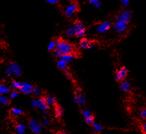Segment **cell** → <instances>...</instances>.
I'll return each instance as SVG.
<instances>
[{"label": "cell", "instance_id": "cell-1", "mask_svg": "<svg viewBox=\"0 0 146 134\" xmlns=\"http://www.w3.org/2000/svg\"><path fill=\"white\" fill-rule=\"evenodd\" d=\"M56 49L60 51L62 55L67 54L73 53L74 50V47L70 42L65 41L64 40L60 39L56 42Z\"/></svg>", "mask_w": 146, "mask_h": 134}, {"label": "cell", "instance_id": "cell-2", "mask_svg": "<svg viewBox=\"0 0 146 134\" xmlns=\"http://www.w3.org/2000/svg\"><path fill=\"white\" fill-rule=\"evenodd\" d=\"M6 74L9 76H14L17 77L21 75L22 69H21V66H18L17 64L11 63L6 68Z\"/></svg>", "mask_w": 146, "mask_h": 134}, {"label": "cell", "instance_id": "cell-3", "mask_svg": "<svg viewBox=\"0 0 146 134\" xmlns=\"http://www.w3.org/2000/svg\"><path fill=\"white\" fill-rule=\"evenodd\" d=\"M73 26H74V32H75L74 36H77V38H82L84 36L85 33H86V28L82 21L77 20L74 22Z\"/></svg>", "mask_w": 146, "mask_h": 134}, {"label": "cell", "instance_id": "cell-4", "mask_svg": "<svg viewBox=\"0 0 146 134\" xmlns=\"http://www.w3.org/2000/svg\"><path fill=\"white\" fill-rule=\"evenodd\" d=\"M129 28V22L124 21H116L114 25L115 30L119 34H123L125 33Z\"/></svg>", "mask_w": 146, "mask_h": 134}, {"label": "cell", "instance_id": "cell-5", "mask_svg": "<svg viewBox=\"0 0 146 134\" xmlns=\"http://www.w3.org/2000/svg\"><path fill=\"white\" fill-rule=\"evenodd\" d=\"M127 75H128V69L125 66H123V67H121L120 68H119L118 70H117V71L115 72V79H116L117 81L121 82L124 80H125V78H127Z\"/></svg>", "mask_w": 146, "mask_h": 134}, {"label": "cell", "instance_id": "cell-6", "mask_svg": "<svg viewBox=\"0 0 146 134\" xmlns=\"http://www.w3.org/2000/svg\"><path fill=\"white\" fill-rule=\"evenodd\" d=\"M28 126L30 130L32 131V132L34 133H39L42 130V124L38 122L36 119H32L30 120L28 123Z\"/></svg>", "mask_w": 146, "mask_h": 134}, {"label": "cell", "instance_id": "cell-7", "mask_svg": "<svg viewBox=\"0 0 146 134\" xmlns=\"http://www.w3.org/2000/svg\"><path fill=\"white\" fill-rule=\"evenodd\" d=\"M75 103H77L78 105L82 106L85 104L86 102V99H85L84 95L82 94V92L80 88H77L75 90V95H74V99Z\"/></svg>", "mask_w": 146, "mask_h": 134}, {"label": "cell", "instance_id": "cell-8", "mask_svg": "<svg viewBox=\"0 0 146 134\" xmlns=\"http://www.w3.org/2000/svg\"><path fill=\"white\" fill-rule=\"evenodd\" d=\"M111 26H112V24L109 21H103V22L100 23V24L97 25L96 31L98 32L99 33H105L108 31L110 29Z\"/></svg>", "mask_w": 146, "mask_h": 134}, {"label": "cell", "instance_id": "cell-9", "mask_svg": "<svg viewBox=\"0 0 146 134\" xmlns=\"http://www.w3.org/2000/svg\"><path fill=\"white\" fill-rule=\"evenodd\" d=\"M77 10H78V5H77V3L72 2L69 6H68L65 8V15L68 17H70Z\"/></svg>", "mask_w": 146, "mask_h": 134}, {"label": "cell", "instance_id": "cell-10", "mask_svg": "<svg viewBox=\"0 0 146 134\" xmlns=\"http://www.w3.org/2000/svg\"><path fill=\"white\" fill-rule=\"evenodd\" d=\"M131 12L129 10H124L119 14L117 21H124L129 22L131 19Z\"/></svg>", "mask_w": 146, "mask_h": 134}, {"label": "cell", "instance_id": "cell-11", "mask_svg": "<svg viewBox=\"0 0 146 134\" xmlns=\"http://www.w3.org/2000/svg\"><path fill=\"white\" fill-rule=\"evenodd\" d=\"M33 86L28 83H21V88H20V92L22 93L25 94V95H28L33 92Z\"/></svg>", "mask_w": 146, "mask_h": 134}, {"label": "cell", "instance_id": "cell-12", "mask_svg": "<svg viewBox=\"0 0 146 134\" xmlns=\"http://www.w3.org/2000/svg\"><path fill=\"white\" fill-rule=\"evenodd\" d=\"M79 46H80V48L83 49V50H84V49H91L94 46V44L93 42H91L88 39L84 38L80 40Z\"/></svg>", "mask_w": 146, "mask_h": 134}, {"label": "cell", "instance_id": "cell-13", "mask_svg": "<svg viewBox=\"0 0 146 134\" xmlns=\"http://www.w3.org/2000/svg\"><path fill=\"white\" fill-rule=\"evenodd\" d=\"M37 107L40 109L42 112H45L48 110V105L46 104V103L45 102L44 99V98H39L38 100V106Z\"/></svg>", "mask_w": 146, "mask_h": 134}, {"label": "cell", "instance_id": "cell-14", "mask_svg": "<svg viewBox=\"0 0 146 134\" xmlns=\"http://www.w3.org/2000/svg\"><path fill=\"white\" fill-rule=\"evenodd\" d=\"M44 100L45 102L46 103V104L48 105V106H54L56 105V100L55 99V97L54 96L51 95H48L44 97Z\"/></svg>", "mask_w": 146, "mask_h": 134}, {"label": "cell", "instance_id": "cell-15", "mask_svg": "<svg viewBox=\"0 0 146 134\" xmlns=\"http://www.w3.org/2000/svg\"><path fill=\"white\" fill-rule=\"evenodd\" d=\"M74 59H75V56H74L72 53L63 54V55L60 56V59H63V60L65 61V62H67L68 64L72 62Z\"/></svg>", "mask_w": 146, "mask_h": 134}, {"label": "cell", "instance_id": "cell-16", "mask_svg": "<svg viewBox=\"0 0 146 134\" xmlns=\"http://www.w3.org/2000/svg\"><path fill=\"white\" fill-rule=\"evenodd\" d=\"M120 89L124 92H129L131 90V84L127 80H123L120 84Z\"/></svg>", "mask_w": 146, "mask_h": 134}, {"label": "cell", "instance_id": "cell-17", "mask_svg": "<svg viewBox=\"0 0 146 134\" xmlns=\"http://www.w3.org/2000/svg\"><path fill=\"white\" fill-rule=\"evenodd\" d=\"M16 132L18 134H24L25 133V126L23 124H16L15 127Z\"/></svg>", "mask_w": 146, "mask_h": 134}, {"label": "cell", "instance_id": "cell-18", "mask_svg": "<svg viewBox=\"0 0 146 134\" xmlns=\"http://www.w3.org/2000/svg\"><path fill=\"white\" fill-rule=\"evenodd\" d=\"M63 115V109L60 106H57L55 108V116L57 118H60Z\"/></svg>", "mask_w": 146, "mask_h": 134}, {"label": "cell", "instance_id": "cell-19", "mask_svg": "<svg viewBox=\"0 0 146 134\" xmlns=\"http://www.w3.org/2000/svg\"><path fill=\"white\" fill-rule=\"evenodd\" d=\"M57 66L60 69L65 70L66 69L67 66H68V63L65 62V61L63 60V59H60V60L57 62Z\"/></svg>", "mask_w": 146, "mask_h": 134}, {"label": "cell", "instance_id": "cell-20", "mask_svg": "<svg viewBox=\"0 0 146 134\" xmlns=\"http://www.w3.org/2000/svg\"><path fill=\"white\" fill-rule=\"evenodd\" d=\"M9 92V87L3 83H0V95H5Z\"/></svg>", "mask_w": 146, "mask_h": 134}, {"label": "cell", "instance_id": "cell-21", "mask_svg": "<svg viewBox=\"0 0 146 134\" xmlns=\"http://www.w3.org/2000/svg\"><path fill=\"white\" fill-rule=\"evenodd\" d=\"M9 98L5 95H0V104L2 105H6L9 104Z\"/></svg>", "mask_w": 146, "mask_h": 134}, {"label": "cell", "instance_id": "cell-22", "mask_svg": "<svg viewBox=\"0 0 146 134\" xmlns=\"http://www.w3.org/2000/svg\"><path fill=\"white\" fill-rule=\"evenodd\" d=\"M91 126H92V128L93 129H94V131L96 132V133H99V132H100L103 130V127H102L101 125L98 124V123L94 122L91 124Z\"/></svg>", "mask_w": 146, "mask_h": 134}, {"label": "cell", "instance_id": "cell-23", "mask_svg": "<svg viewBox=\"0 0 146 134\" xmlns=\"http://www.w3.org/2000/svg\"><path fill=\"white\" fill-rule=\"evenodd\" d=\"M11 113L14 116H18L22 115L23 113V112L21 109H18V108H13L11 110Z\"/></svg>", "mask_w": 146, "mask_h": 134}, {"label": "cell", "instance_id": "cell-24", "mask_svg": "<svg viewBox=\"0 0 146 134\" xmlns=\"http://www.w3.org/2000/svg\"><path fill=\"white\" fill-rule=\"evenodd\" d=\"M89 2L91 4H92L94 7H95L96 8H99L102 5L100 0H89Z\"/></svg>", "mask_w": 146, "mask_h": 134}, {"label": "cell", "instance_id": "cell-25", "mask_svg": "<svg viewBox=\"0 0 146 134\" xmlns=\"http://www.w3.org/2000/svg\"><path fill=\"white\" fill-rule=\"evenodd\" d=\"M67 35H68V36H69V37H72V36L75 35L74 26H70L68 28V30H67Z\"/></svg>", "mask_w": 146, "mask_h": 134}, {"label": "cell", "instance_id": "cell-26", "mask_svg": "<svg viewBox=\"0 0 146 134\" xmlns=\"http://www.w3.org/2000/svg\"><path fill=\"white\" fill-rule=\"evenodd\" d=\"M56 42H55L54 40H51L48 45V50H49V51L54 50L55 49H56Z\"/></svg>", "mask_w": 146, "mask_h": 134}, {"label": "cell", "instance_id": "cell-27", "mask_svg": "<svg viewBox=\"0 0 146 134\" xmlns=\"http://www.w3.org/2000/svg\"><path fill=\"white\" fill-rule=\"evenodd\" d=\"M85 121H86V123L87 124L91 125L94 122V117L92 115L89 117H86V118H85Z\"/></svg>", "mask_w": 146, "mask_h": 134}, {"label": "cell", "instance_id": "cell-28", "mask_svg": "<svg viewBox=\"0 0 146 134\" xmlns=\"http://www.w3.org/2000/svg\"><path fill=\"white\" fill-rule=\"evenodd\" d=\"M82 115H83V117H85V118L93 115L92 113H91V112H90L89 110H88V109H84V110H82Z\"/></svg>", "mask_w": 146, "mask_h": 134}, {"label": "cell", "instance_id": "cell-29", "mask_svg": "<svg viewBox=\"0 0 146 134\" xmlns=\"http://www.w3.org/2000/svg\"><path fill=\"white\" fill-rule=\"evenodd\" d=\"M11 87L15 89H20L21 88V83L17 81H13L11 83Z\"/></svg>", "mask_w": 146, "mask_h": 134}, {"label": "cell", "instance_id": "cell-30", "mask_svg": "<svg viewBox=\"0 0 146 134\" xmlns=\"http://www.w3.org/2000/svg\"><path fill=\"white\" fill-rule=\"evenodd\" d=\"M140 116H141V119L143 120H146V107L143 108L140 112Z\"/></svg>", "mask_w": 146, "mask_h": 134}, {"label": "cell", "instance_id": "cell-31", "mask_svg": "<svg viewBox=\"0 0 146 134\" xmlns=\"http://www.w3.org/2000/svg\"><path fill=\"white\" fill-rule=\"evenodd\" d=\"M50 122H51V121H50V119L48 117H44L42 121V126H46L48 125H49Z\"/></svg>", "mask_w": 146, "mask_h": 134}, {"label": "cell", "instance_id": "cell-32", "mask_svg": "<svg viewBox=\"0 0 146 134\" xmlns=\"http://www.w3.org/2000/svg\"><path fill=\"white\" fill-rule=\"evenodd\" d=\"M33 93H34L36 96H39L41 95L42 92H41V90L38 88H33Z\"/></svg>", "mask_w": 146, "mask_h": 134}, {"label": "cell", "instance_id": "cell-33", "mask_svg": "<svg viewBox=\"0 0 146 134\" xmlns=\"http://www.w3.org/2000/svg\"><path fill=\"white\" fill-rule=\"evenodd\" d=\"M141 131H142L143 133L146 134V120L141 124Z\"/></svg>", "mask_w": 146, "mask_h": 134}, {"label": "cell", "instance_id": "cell-34", "mask_svg": "<svg viewBox=\"0 0 146 134\" xmlns=\"http://www.w3.org/2000/svg\"><path fill=\"white\" fill-rule=\"evenodd\" d=\"M54 54H55V56H56V57H60V56L62 55L61 53L60 52V51L59 50H58L57 49H55L54 50Z\"/></svg>", "mask_w": 146, "mask_h": 134}, {"label": "cell", "instance_id": "cell-35", "mask_svg": "<svg viewBox=\"0 0 146 134\" xmlns=\"http://www.w3.org/2000/svg\"><path fill=\"white\" fill-rule=\"evenodd\" d=\"M31 106L33 107H37L38 106V100H33L31 102Z\"/></svg>", "mask_w": 146, "mask_h": 134}, {"label": "cell", "instance_id": "cell-36", "mask_svg": "<svg viewBox=\"0 0 146 134\" xmlns=\"http://www.w3.org/2000/svg\"><path fill=\"white\" fill-rule=\"evenodd\" d=\"M121 4L124 7H127L129 4V0H121Z\"/></svg>", "mask_w": 146, "mask_h": 134}, {"label": "cell", "instance_id": "cell-37", "mask_svg": "<svg viewBox=\"0 0 146 134\" xmlns=\"http://www.w3.org/2000/svg\"><path fill=\"white\" fill-rule=\"evenodd\" d=\"M17 96H18V92H16V91H12L10 94V97L12 99L15 98V97H16Z\"/></svg>", "mask_w": 146, "mask_h": 134}, {"label": "cell", "instance_id": "cell-38", "mask_svg": "<svg viewBox=\"0 0 146 134\" xmlns=\"http://www.w3.org/2000/svg\"><path fill=\"white\" fill-rule=\"evenodd\" d=\"M47 1H48L49 4H56V3H58V0H46Z\"/></svg>", "mask_w": 146, "mask_h": 134}]
</instances>
